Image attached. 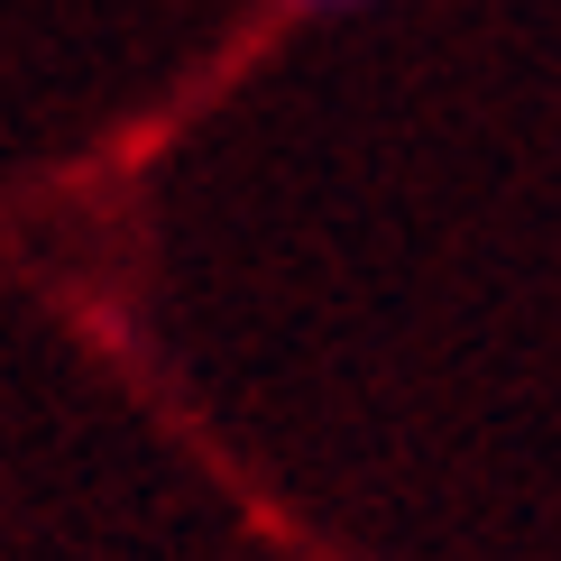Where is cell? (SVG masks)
<instances>
[{
	"label": "cell",
	"instance_id": "6da1fadb",
	"mask_svg": "<svg viewBox=\"0 0 561 561\" xmlns=\"http://www.w3.org/2000/svg\"><path fill=\"white\" fill-rule=\"evenodd\" d=\"M286 10H359V0H286Z\"/></svg>",
	"mask_w": 561,
	"mask_h": 561
}]
</instances>
